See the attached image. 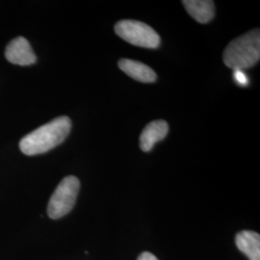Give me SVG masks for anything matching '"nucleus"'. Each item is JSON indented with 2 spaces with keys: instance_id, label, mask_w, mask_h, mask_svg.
<instances>
[{
  "instance_id": "f03ea898",
  "label": "nucleus",
  "mask_w": 260,
  "mask_h": 260,
  "mask_svg": "<svg viewBox=\"0 0 260 260\" xmlns=\"http://www.w3.org/2000/svg\"><path fill=\"white\" fill-rule=\"evenodd\" d=\"M259 58V29H253L232 41L223 54L224 65L233 71L243 72L258 63Z\"/></svg>"
},
{
  "instance_id": "1a4fd4ad",
  "label": "nucleus",
  "mask_w": 260,
  "mask_h": 260,
  "mask_svg": "<svg viewBox=\"0 0 260 260\" xmlns=\"http://www.w3.org/2000/svg\"><path fill=\"white\" fill-rule=\"evenodd\" d=\"M187 13L200 23H207L215 16V5L209 0H183Z\"/></svg>"
},
{
  "instance_id": "0eeeda50",
  "label": "nucleus",
  "mask_w": 260,
  "mask_h": 260,
  "mask_svg": "<svg viewBox=\"0 0 260 260\" xmlns=\"http://www.w3.org/2000/svg\"><path fill=\"white\" fill-rule=\"evenodd\" d=\"M118 66L125 75L143 83H153L157 78L151 68L138 61L123 58L119 61Z\"/></svg>"
},
{
  "instance_id": "20e7f679",
  "label": "nucleus",
  "mask_w": 260,
  "mask_h": 260,
  "mask_svg": "<svg viewBox=\"0 0 260 260\" xmlns=\"http://www.w3.org/2000/svg\"><path fill=\"white\" fill-rule=\"evenodd\" d=\"M115 32L122 40L136 47L154 49L161 43L159 35L152 28L138 20H120L115 25Z\"/></svg>"
},
{
  "instance_id": "6e6552de",
  "label": "nucleus",
  "mask_w": 260,
  "mask_h": 260,
  "mask_svg": "<svg viewBox=\"0 0 260 260\" xmlns=\"http://www.w3.org/2000/svg\"><path fill=\"white\" fill-rule=\"evenodd\" d=\"M235 243L239 251L250 260H260L259 233L251 231H243L237 233Z\"/></svg>"
},
{
  "instance_id": "39448f33",
  "label": "nucleus",
  "mask_w": 260,
  "mask_h": 260,
  "mask_svg": "<svg viewBox=\"0 0 260 260\" xmlns=\"http://www.w3.org/2000/svg\"><path fill=\"white\" fill-rule=\"evenodd\" d=\"M5 56L10 63L16 65H33L37 61L32 47L23 37L16 38L10 42L5 50Z\"/></svg>"
},
{
  "instance_id": "7ed1b4c3",
  "label": "nucleus",
  "mask_w": 260,
  "mask_h": 260,
  "mask_svg": "<svg viewBox=\"0 0 260 260\" xmlns=\"http://www.w3.org/2000/svg\"><path fill=\"white\" fill-rule=\"evenodd\" d=\"M79 189L80 181L77 177L69 176L62 179L47 205L49 218L57 220L70 213L76 203Z\"/></svg>"
},
{
  "instance_id": "f257e3e1",
  "label": "nucleus",
  "mask_w": 260,
  "mask_h": 260,
  "mask_svg": "<svg viewBox=\"0 0 260 260\" xmlns=\"http://www.w3.org/2000/svg\"><path fill=\"white\" fill-rule=\"evenodd\" d=\"M72 129L69 117H59L20 140L19 149L26 155L42 154L63 143Z\"/></svg>"
},
{
  "instance_id": "9d476101",
  "label": "nucleus",
  "mask_w": 260,
  "mask_h": 260,
  "mask_svg": "<svg viewBox=\"0 0 260 260\" xmlns=\"http://www.w3.org/2000/svg\"><path fill=\"white\" fill-rule=\"evenodd\" d=\"M233 78L240 86H247L249 84V78L243 71H233Z\"/></svg>"
},
{
  "instance_id": "9b49d317",
  "label": "nucleus",
  "mask_w": 260,
  "mask_h": 260,
  "mask_svg": "<svg viewBox=\"0 0 260 260\" xmlns=\"http://www.w3.org/2000/svg\"><path fill=\"white\" fill-rule=\"evenodd\" d=\"M137 260H158V258L154 254H152L151 252L144 251V252H142L140 254L139 257H138Z\"/></svg>"
},
{
  "instance_id": "423d86ee",
  "label": "nucleus",
  "mask_w": 260,
  "mask_h": 260,
  "mask_svg": "<svg viewBox=\"0 0 260 260\" xmlns=\"http://www.w3.org/2000/svg\"><path fill=\"white\" fill-rule=\"evenodd\" d=\"M168 132L167 121L157 120L149 122L140 135V148L143 151L149 152L157 142L166 138Z\"/></svg>"
}]
</instances>
